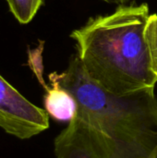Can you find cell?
I'll return each instance as SVG.
<instances>
[{
    "label": "cell",
    "instance_id": "cell-4",
    "mask_svg": "<svg viewBox=\"0 0 157 158\" xmlns=\"http://www.w3.org/2000/svg\"><path fill=\"white\" fill-rule=\"evenodd\" d=\"M49 81L51 86H47L43 96L44 110L55 120L70 121L78 110L75 97L55 81Z\"/></svg>",
    "mask_w": 157,
    "mask_h": 158
},
{
    "label": "cell",
    "instance_id": "cell-8",
    "mask_svg": "<svg viewBox=\"0 0 157 158\" xmlns=\"http://www.w3.org/2000/svg\"><path fill=\"white\" fill-rule=\"evenodd\" d=\"M107 2H114V3H120V4H124L125 2L129 1V0H105Z\"/></svg>",
    "mask_w": 157,
    "mask_h": 158
},
{
    "label": "cell",
    "instance_id": "cell-5",
    "mask_svg": "<svg viewBox=\"0 0 157 158\" xmlns=\"http://www.w3.org/2000/svg\"><path fill=\"white\" fill-rule=\"evenodd\" d=\"M9 11L20 24L30 23L43 4V0H6Z\"/></svg>",
    "mask_w": 157,
    "mask_h": 158
},
{
    "label": "cell",
    "instance_id": "cell-3",
    "mask_svg": "<svg viewBox=\"0 0 157 158\" xmlns=\"http://www.w3.org/2000/svg\"><path fill=\"white\" fill-rule=\"evenodd\" d=\"M0 128L20 140L49 128L47 112L30 102L0 75Z\"/></svg>",
    "mask_w": 157,
    "mask_h": 158
},
{
    "label": "cell",
    "instance_id": "cell-7",
    "mask_svg": "<svg viewBox=\"0 0 157 158\" xmlns=\"http://www.w3.org/2000/svg\"><path fill=\"white\" fill-rule=\"evenodd\" d=\"M42 50H43V45H41L40 49H36L32 52V56L30 57V59L32 61V63H31V67L33 70V72L35 73L39 82L42 84V86L46 89L47 85L44 82V80L43 78V62H42Z\"/></svg>",
    "mask_w": 157,
    "mask_h": 158
},
{
    "label": "cell",
    "instance_id": "cell-1",
    "mask_svg": "<svg viewBox=\"0 0 157 158\" xmlns=\"http://www.w3.org/2000/svg\"><path fill=\"white\" fill-rule=\"evenodd\" d=\"M49 80L78 104L76 115L55 139L56 158H157L155 87L114 94L87 75L78 56Z\"/></svg>",
    "mask_w": 157,
    "mask_h": 158
},
{
    "label": "cell",
    "instance_id": "cell-2",
    "mask_svg": "<svg viewBox=\"0 0 157 158\" xmlns=\"http://www.w3.org/2000/svg\"><path fill=\"white\" fill-rule=\"evenodd\" d=\"M149 17L146 3L121 5L70 33L85 72L106 91L126 95L155 87L157 76L144 36Z\"/></svg>",
    "mask_w": 157,
    "mask_h": 158
},
{
    "label": "cell",
    "instance_id": "cell-6",
    "mask_svg": "<svg viewBox=\"0 0 157 158\" xmlns=\"http://www.w3.org/2000/svg\"><path fill=\"white\" fill-rule=\"evenodd\" d=\"M144 36L149 51L151 67L157 76V14L150 15L145 27Z\"/></svg>",
    "mask_w": 157,
    "mask_h": 158
}]
</instances>
